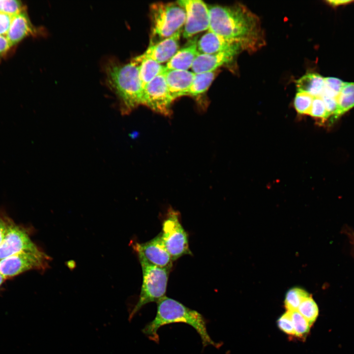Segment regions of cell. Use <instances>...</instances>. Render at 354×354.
<instances>
[{"instance_id": "6da1fadb", "label": "cell", "mask_w": 354, "mask_h": 354, "mask_svg": "<svg viewBox=\"0 0 354 354\" xmlns=\"http://www.w3.org/2000/svg\"><path fill=\"white\" fill-rule=\"evenodd\" d=\"M208 30L232 39L242 50L255 51L264 43L258 17L241 4L231 6H208Z\"/></svg>"}, {"instance_id": "7a4b0ae2", "label": "cell", "mask_w": 354, "mask_h": 354, "mask_svg": "<svg viewBox=\"0 0 354 354\" xmlns=\"http://www.w3.org/2000/svg\"><path fill=\"white\" fill-rule=\"evenodd\" d=\"M155 318L142 329V332L150 340L158 343L157 331L159 328L168 324L182 323L193 327L199 335L204 347L208 345L217 346L207 331V321L197 311L191 309L182 303L166 295L157 302Z\"/></svg>"}, {"instance_id": "3957f363", "label": "cell", "mask_w": 354, "mask_h": 354, "mask_svg": "<svg viewBox=\"0 0 354 354\" xmlns=\"http://www.w3.org/2000/svg\"><path fill=\"white\" fill-rule=\"evenodd\" d=\"M139 64L135 57L126 64L110 61L105 67L107 83L118 96L122 111L125 113L142 104L143 88L139 76Z\"/></svg>"}, {"instance_id": "277c9868", "label": "cell", "mask_w": 354, "mask_h": 354, "mask_svg": "<svg viewBox=\"0 0 354 354\" xmlns=\"http://www.w3.org/2000/svg\"><path fill=\"white\" fill-rule=\"evenodd\" d=\"M151 34L150 44L169 37L184 26L185 12L176 2H157L150 6Z\"/></svg>"}, {"instance_id": "5b68a950", "label": "cell", "mask_w": 354, "mask_h": 354, "mask_svg": "<svg viewBox=\"0 0 354 354\" xmlns=\"http://www.w3.org/2000/svg\"><path fill=\"white\" fill-rule=\"evenodd\" d=\"M143 273V281L139 300L129 315L132 319L148 303L157 302L165 296L169 273L171 270L161 268L138 257Z\"/></svg>"}, {"instance_id": "8992f818", "label": "cell", "mask_w": 354, "mask_h": 354, "mask_svg": "<svg viewBox=\"0 0 354 354\" xmlns=\"http://www.w3.org/2000/svg\"><path fill=\"white\" fill-rule=\"evenodd\" d=\"M179 213L170 208L160 233L164 246L173 261L185 255H192L189 249L188 235L183 228Z\"/></svg>"}, {"instance_id": "52a82bcc", "label": "cell", "mask_w": 354, "mask_h": 354, "mask_svg": "<svg viewBox=\"0 0 354 354\" xmlns=\"http://www.w3.org/2000/svg\"><path fill=\"white\" fill-rule=\"evenodd\" d=\"M50 258L44 252H22L0 260V273L6 279L31 270H44Z\"/></svg>"}, {"instance_id": "ba28073f", "label": "cell", "mask_w": 354, "mask_h": 354, "mask_svg": "<svg viewBox=\"0 0 354 354\" xmlns=\"http://www.w3.org/2000/svg\"><path fill=\"white\" fill-rule=\"evenodd\" d=\"M177 2L185 12L182 33L184 38L190 39L200 32L208 30L210 24L208 5L201 0H180Z\"/></svg>"}, {"instance_id": "9c48e42d", "label": "cell", "mask_w": 354, "mask_h": 354, "mask_svg": "<svg viewBox=\"0 0 354 354\" xmlns=\"http://www.w3.org/2000/svg\"><path fill=\"white\" fill-rule=\"evenodd\" d=\"M174 101L168 90L163 73L154 78L143 89L142 105L160 114L170 115L171 105Z\"/></svg>"}, {"instance_id": "30bf717a", "label": "cell", "mask_w": 354, "mask_h": 354, "mask_svg": "<svg viewBox=\"0 0 354 354\" xmlns=\"http://www.w3.org/2000/svg\"><path fill=\"white\" fill-rule=\"evenodd\" d=\"M41 251L28 232L12 221L0 244V260L19 252L36 253Z\"/></svg>"}, {"instance_id": "8fae6325", "label": "cell", "mask_w": 354, "mask_h": 354, "mask_svg": "<svg viewBox=\"0 0 354 354\" xmlns=\"http://www.w3.org/2000/svg\"><path fill=\"white\" fill-rule=\"evenodd\" d=\"M138 257L161 268L171 270L173 261L166 249L160 234L144 243H136L133 246Z\"/></svg>"}, {"instance_id": "7c38bea8", "label": "cell", "mask_w": 354, "mask_h": 354, "mask_svg": "<svg viewBox=\"0 0 354 354\" xmlns=\"http://www.w3.org/2000/svg\"><path fill=\"white\" fill-rule=\"evenodd\" d=\"M181 30L172 36L153 44H149L141 55L161 64L167 62L179 49Z\"/></svg>"}, {"instance_id": "4fadbf2b", "label": "cell", "mask_w": 354, "mask_h": 354, "mask_svg": "<svg viewBox=\"0 0 354 354\" xmlns=\"http://www.w3.org/2000/svg\"><path fill=\"white\" fill-rule=\"evenodd\" d=\"M240 51L231 49L214 54L199 53L191 69L195 74L215 71L218 67L230 62Z\"/></svg>"}, {"instance_id": "5bb4252c", "label": "cell", "mask_w": 354, "mask_h": 354, "mask_svg": "<svg viewBox=\"0 0 354 354\" xmlns=\"http://www.w3.org/2000/svg\"><path fill=\"white\" fill-rule=\"evenodd\" d=\"M163 74L168 90L174 100L181 96L187 95L195 76L194 73L189 70L165 68Z\"/></svg>"}, {"instance_id": "9a60e30c", "label": "cell", "mask_w": 354, "mask_h": 354, "mask_svg": "<svg viewBox=\"0 0 354 354\" xmlns=\"http://www.w3.org/2000/svg\"><path fill=\"white\" fill-rule=\"evenodd\" d=\"M199 54H210L231 49L242 50L239 44L236 41L208 30L197 42Z\"/></svg>"}, {"instance_id": "2e32d148", "label": "cell", "mask_w": 354, "mask_h": 354, "mask_svg": "<svg viewBox=\"0 0 354 354\" xmlns=\"http://www.w3.org/2000/svg\"><path fill=\"white\" fill-rule=\"evenodd\" d=\"M198 37L189 40L187 45L178 49L165 65L167 69L188 70L199 54L197 49Z\"/></svg>"}, {"instance_id": "e0dca14e", "label": "cell", "mask_w": 354, "mask_h": 354, "mask_svg": "<svg viewBox=\"0 0 354 354\" xmlns=\"http://www.w3.org/2000/svg\"><path fill=\"white\" fill-rule=\"evenodd\" d=\"M34 31V29L24 10L13 16L6 37L11 46Z\"/></svg>"}, {"instance_id": "ac0fdd59", "label": "cell", "mask_w": 354, "mask_h": 354, "mask_svg": "<svg viewBox=\"0 0 354 354\" xmlns=\"http://www.w3.org/2000/svg\"><path fill=\"white\" fill-rule=\"evenodd\" d=\"M324 78L319 74L310 73L302 76L296 82L298 91L306 93L312 96L320 97L323 92Z\"/></svg>"}, {"instance_id": "d6986e66", "label": "cell", "mask_w": 354, "mask_h": 354, "mask_svg": "<svg viewBox=\"0 0 354 354\" xmlns=\"http://www.w3.org/2000/svg\"><path fill=\"white\" fill-rule=\"evenodd\" d=\"M140 62L139 76L144 88L159 75L163 73L165 66L149 58L143 57L141 55L136 57Z\"/></svg>"}, {"instance_id": "ffe728a7", "label": "cell", "mask_w": 354, "mask_h": 354, "mask_svg": "<svg viewBox=\"0 0 354 354\" xmlns=\"http://www.w3.org/2000/svg\"><path fill=\"white\" fill-rule=\"evenodd\" d=\"M337 108L332 121L354 107V83L344 82L336 98Z\"/></svg>"}, {"instance_id": "44dd1931", "label": "cell", "mask_w": 354, "mask_h": 354, "mask_svg": "<svg viewBox=\"0 0 354 354\" xmlns=\"http://www.w3.org/2000/svg\"><path fill=\"white\" fill-rule=\"evenodd\" d=\"M215 75V71L195 74L187 95L196 96L205 93L211 84Z\"/></svg>"}, {"instance_id": "7402d4cb", "label": "cell", "mask_w": 354, "mask_h": 354, "mask_svg": "<svg viewBox=\"0 0 354 354\" xmlns=\"http://www.w3.org/2000/svg\"><path fill=\"white\" fill-rule=\"evenodd\" d=\"M309 295L305 290L298 287L290 289L286 295L285 305L287 311H297L301 303Z\"/></svg>"}, {"instance_id": "603a6c76", "label": "cell", "mask_w": 354, "mask_h": 354, "mask_svg": "<svg viewBox=\"0 0 354 354\" xmlns=\"http://www.w3.org/2000/svg\"><path fill=\"white\" fill-rule=\"evenodd\" d=\"M297 311L312 325L318 316L319 309L310 295L301 303Z\"/></svg>"}, {"instance_id": "cb8c5ba5", "label": "cell", "mask_w": 354, "mask_h": 354, "mask_svg": "<svg viewBox=\"0 0 354 354\" xmlns=\"http://www.w3.org/2000/svg\"><path fill=\"white\" fill-rule=\"evenodd\" d=\"M344 83L343 81L338 78L334 77L324 78V87L321 96L324 95L336 99L342 89Z\"/></svg>"}, {"instance_id": "d4e9b609", "label": "cell", "mask_w": 354, "mask_h": 354, "mask_svg": "<svg viewBox=\"0 0 354 354\" xmlns=\"http://www.w3.org/2000/svg\"><path fill=\"white\" fill-rule=\"evenodd\" d=\"M290 312L295 335L300 337L305 336L309 331L311 325L297 311Z\"/></svg>"}, {"instance_id": "484cf974", "label": "cell", "mask_w": 354, "mask_h": 354, "mask_svg": "<svg viewBox=\"0 0 354 354\" xmlns=\"http://www.w3.org/2000/svg\"><path fill=\"white\" fill-rule=\"evenodd\" d=\"M314 97L303 92L298 91L294 99V105L299 114L308 115Z\"/></svg>"}, {"instance_id": "4316f807", "label": "cell", "mask_w": 354, "mask_h": 354, "mask_svg": "<svg viewBox=\"0 0 354 354\" xmlns=\"http://www.w3.org/2000/svg\"><path fill=\"white\" fill-rule=\"evenodd\" d=\"M308 115L313 118L321 119L323 122L330 117L326 111L324 103L321 97L313 98Z\"/></svg>"}, {"instance_id": "83f0119b", "label": "cell", "mask_w": 354, "mask_h": 354, "mask_svg": "<svg viewBox=\"0 0 354 354\" xmlns=\"http://www.w3.org/2000/svg\"><path fill=\"white\" fill-rule=\"evenodd\" d=\"M24 10L23 4L17 0H0V12L12 16Z\"/></svg>"}, {"instance_id": "f1b7e54d", "label": "cell", "mask_w": 354, "mask_h": 354, "mask_svg": "<svg viewBox=\"0 0 354 354\" xmlns=\"http://www.w3.org/2000/svg\"><path fill=\"white\" fill-rule=\"evenodd\" d=\"M277 324L279 328L285 333L290 335H295L294 325L289 311H287L279 318L277 321Z\"/></svg>"}, {"instance_id": "f546056e", "label": "cell", "mask_w": 354, "mask_h": 354, "mask_svg": "<svg viewBox=\"0 0 354 354\" xmlns=\"http://www.w3.org/2000/svg\"><path fill=\"white\" fill-rule=\"evenodd\" d=\"M13 16L0 12V35H6Z\"/></svg>"}, {"instance_id": "4dcf8cb0", "label": "cell", "mask_w": 354, "mask_h": 354, "mask_svg": "<svg viewBox=\"0 0 354 354\" xmlns=\"http://www.w3.org/2000/svg\"><path fill=\"white\" fill-rule=\"evenodd\" d=\"M320 97L324 103L326 111L329 116H332V117L335 114L337 108L336 99L324 95Z\"/></svg>"}, {"instance_id": "1f68e13d", "label": "cell", "mask_w": 354, "mask_h": 354, "mask_svg": "<svg viewBox=\"0 0 354 354\" xmlns=\"http://www.w3.org/2000/svg\"><path fill=\"white\" fill-rule=\"evenodd\" d=\"M12 221L8 217L0 214V244L2 242Z\"/></svg>"}, {"instance_id": "d6a6232c", "label": "cell", "mask_w": 354, "mask_h": 354, "mask_svg": "<svg viewBox=\"0 0 354 354\" xmlns=\"http://www.w3.org/2000/svg\"><path fill=\"white\" fill-rule=\"evenodd\" d=\"M10 47L6 36L0 35V55L6 52Z\"/></svg>"}, {"instance_id": "836d02e7", "label": "cell", "mask_w": 354, "mask_h": 354, "mask_svg": "<svg viewBox=\"0 0 354 354\" xmlns=\"http://www.w3.org/2000/svg\"><path fill=\"white\" fill-rule=\"evenodd\" d=\"M352 2H354V1L348 0H329L327 1V2L328 3V4L333 6H337L347 4Z\"/></svg>"}, {"instance_id": "e575fe53", "label": "cell", "mask_w": 354, "mask_h": 354, "mask_svg": "<svg viewBox=\"0 0 354 354\" xmlns=\"http://www.w3.org/2000/svg\"><path fill=\"white\" fill-rule=\"evenodd\" d=\"M5 280L6 279L0 273V286Z\"/></svg>"}, {"instance_id": "d590c367", "label": "cell", "mask_w": 354, "mask_h": 354, "mask_svg": "<svg viewBox=\"0 0 354 354\" xmlns=\"http://www.w3.org/2000/svg\"><path fill=\"white\" fill-rule=\"evenodd\" d=\"M353 242H354V232L353 234Z\"/></svg>"}]
</instances>
